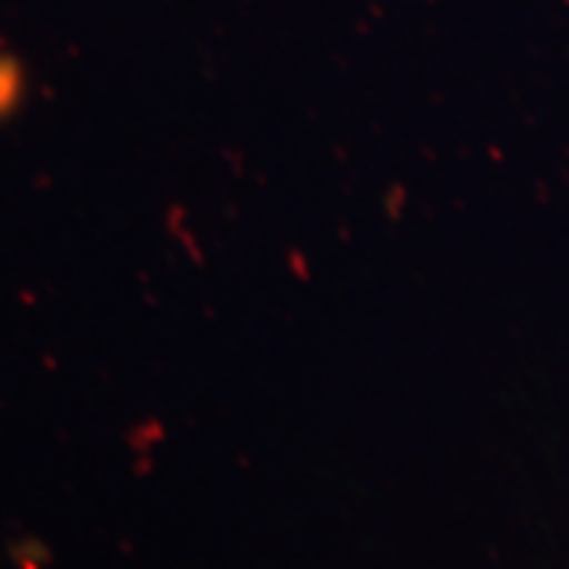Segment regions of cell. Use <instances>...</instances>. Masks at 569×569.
<instances>
[{"mask_svg":"<svg viewBox=\"0 0 569 569\" xmlns=\"http://www.w3.org/2000/svg\"><path fill=\"white\" fill-rule=\"evenodd\" d=\"M27 92V78H22V67L16 56L0 52V122L16 114V107Z\"/></svg>","mask_w":569,"mask_h":569,"instance_id":"obj_1","label":"cell"}]
</instances>
